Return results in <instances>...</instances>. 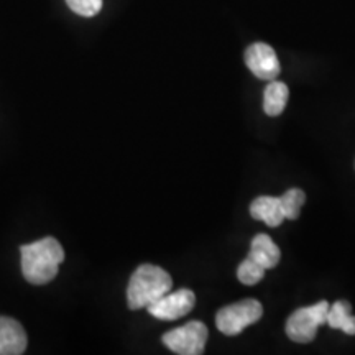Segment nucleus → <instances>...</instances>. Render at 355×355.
Masks as SVG:
<instances>
[{"instance_id":"f257e3e1","label":"nucleus","mask_w":355,"mask_h":355,"mask_svg":"<svg viewBox=\"0 0 355 355\" xmlns=\"http://www.w3.org/2000/svg\"><path fill=\"white\" fill-rule=\"evenodd\" d=\"M21 273L32 285H46L55 279L60 265L64 261V250L55 237L20 247Z\"/></svg>"},{"instance_id":"f03ea898","label":"nucleus","mask_w":355,"mask_h":355,"mask_svg":"<svg viewBox=\"0 0 355 355\" xmlns=\"http://www.w3.org/2000/svg\"><path fill=\"white\" fill-rule=\"evenodd\" d=\"M173 279L166 270L157 265H140L127 286V304L133 311L148 308L155 301L171 291Z\"/></svg>"},{"instance_id":"7ed1b4c3","label":"nucleus","mask_w":355,"mask_h":355,"mask_svg":"<svg viewBox=\"0 0 355 355\" xmlns=\"http://www.w3.org/2000/svg\"><path fill=\"white\" fill-rule=\"evenodd\" d=\"M329 303L319 301L313 306L296 309L286 321V334L293 343L309 344L316 339L318 329L327 321Z\"/></svg>"},{"instance_id":"20e7f679","label":"nucleus","mask_w":355,"mask_h":355,"mask_svg":"<svg viewBox=\"0 0 355 355\" xmlns=\"http://www.w3.org/2000/svg\"><path fill=\"white\" fill-rule=\"evenodd\" d=\"M263 316V306L257 300H242L217 311L216 326L222 334L239 336L245 327L259 322Z\"/></svg>"},{"instance_id":"39448f33","label":"nucleus","mask_w":355,"mask_h":355,"mask_svg":"<svg viewBox=\"0 0 355 355\" xmlns=\"http://www.w3.org/2000/svg\"><path fill=\"white\" fill-rule=\"evenodd\" d=\"M207 337H209V331H207L206 324L201 321H191L184 326L168 331L162 340L175 354L201 355L206 349Z\"/></svg>"},{"instance_id":"423d86ee","label":"nucleus","mask_w":355,"mask_h":355,"mask_svg":"<svg viewBox=\"0 0 355 355\" xmlns=\"http://www.w3.org/2000/svg\"><path fill=\"white\" fill-rule=\"evenodd\" d=\"M194 304H196V295L188 288H183L175 293H166L146 309L159 321H176L189 314Z\"/></svg>"},{"instance_id":"0eeeda50","label":"nucleus","mask_w":355,"mask_h":355,"mask_svg":"<svg viewBox=\"0 0 355 355\" xmlns=\"http://www.w3.org/2000/svg\"><path fill=\"white\" fill-rule=\"evenodd\" d=\"M245 64L250 73L261 81H273L282 71L277 53L266 43H254L247 48Z\"/></svg>"},{"instance_id":"6e6552de","label":"nucleus","mask_w":355,"mask_h":355,"mask_svg":"<svg viewBox=\"0 0 355 355\" xmlns=\"http://www.w3.org/2000/svg\"><path fill=\"white\" fill-rule=\"evenodd\" d=\"M26 332L15 319L0 316V355H20L26 350Z\"/></svg>"},{"instance_id":"1a4fd4ad","label":"nucleus","mask_w":355,"mask_h":355,"mask_svg":"<svg viewBox=\"0 0 355 355\" xmlns=\"http://www.w3.org/2000/svg\"><path fill=\"white\" fill-rule=\"evenodd\" d=\"M250 216L265 222L268 227H278L285 220L282 201L277 196H260L250 204Z\"/></svg>"},{"instance_id":"9d476101","label":"nucleus","mask_w":355,"mask_h":355,"mask_svg":"<svg viewBox=\"0 0 355 355\" xmlns=\"http://www.w3.org/2000/svg\"><path fill=\"white\" fill-rule=\"evenodd\" d=\"M250 259H254L257 263H260L265 270H272L279 263L282 252L277 243L272 241V237L266 234L255 235L250 245Z\"/></svg>"},{"instance_id":"9b49d317","label":"nucleus","mask_w":355,"mask_h":355,"mask_svg":"<svg viewBox=\"0 0 355 355\" xmlns=\"http://www.w3.org/2000/svg\"><path fill=\"white\" fill-rule=\"evenodd\" d=\"M288 97H290V89L285 83L273 81L268 83L263 94V110L270 117H278L283 112L288 104Z\"/></svg>"},{"instance_id":"f8f14e48","label":"nucleus","mask_w":355,"mask_h":355,"mask_svg":"<svg viewBox=\"0 0 355 355\" xmlns=\"http://www.w3.org/2000/svg\"><path fill=\"white\" fill-rule=\"evenodd\" d=\"M352 306L349 301L339 300L334 304L329 306L327 311V321L332 329H339L347 336H355V316H352Z\"/></svg>"},{"instance_id":"ddd939ff","label":"nucleus","mask_w":355,"mask_h":355,"mask_svg":"<svg viewBox=\"0 0 355 355\" xmlns=\"http://www.w3.org/2000/svg\"><path fill=\"white\" fill-rule=\"evenodd\" d=\"M279 201H282L283 212H285V219L296 220L300 217L301 207L306 201V194L303 189L293 188L288 189L283 196H279Z\"/></svg>"},{"instance_id":"4468645a","label":"nucleus","mask_w":355,"mask_h":355,"mask_svg":"<svg viewBox=\"0 0 355 355\" xmlns=\"http://www.w3.org/2000/svg\"><path fill=\"white\" fill-rule=\"evenodd\" d=\"M265 277V268L260 263H257L254 259H245L239 265L237 268V278L239 282L247 286H254L257 283L261 282Z\"/></svg>"},{"instance_id":"2eb2a0df","label":"nucleus","mask_w":355,"mask_h":355,"mask_svg":"<svg viewBox=\"0 0 355 355\" xmlns=\"http://www.w3.org/2000/svg\"><path fill=\"white\" fill-rule=\"evenodd\" d=\"M68 7L81 17H94L101 12L102 0H66Z\"/></svg>"}]
</instances>
